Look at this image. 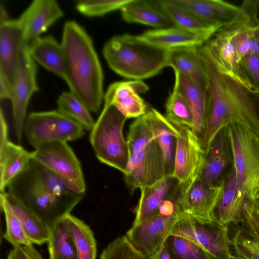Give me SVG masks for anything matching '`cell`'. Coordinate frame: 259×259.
I'll return each mask as SVG.
<instances>
[{
	"label": "cell",
	"mask_w": 259,
	"mask_h": 259,
	"mask_svg": "<svg viewBox=\"0 0 259 259\" xmlns=\"http://www.w3.org/2000/svg\"><path fill=\"white\" fill-rule=\"evenodd\" d=\"M175 74L173 91L182 95L188 101L193 115L192 130L201 140L206 124V91L182 73L175 71Z\"/></svg>",
	"instance_id": "obj_22"
},
{
	"label": "cell",
	"mask_w": 259,
	"mask_h": 259,
	"mask_svg": "<svg viewBox=\"0 0 259 259\" xmlns=\"http://www.w3.org/2000/svg\"><path fill=\"white\" fill-rule=\"evenodd\" d=\"M126 142L129 161L124 175L132 191L151 186L166 176L162 150L143 116L131 124Z\"/></svg>",
	"instance_id": "obj_4"
},
{
	"label": "cell",
	"mask_w": 259,
	"mask_h": 259,
	"mask_svg": "<svg viewBox=\"0 0 259 259\" xmlns=\"http://www.w3.org/2000/svg\"><path fill=\"white\" fill-rule=\"evenodd\" d=\"M201 19L223 27L238 15L240 6L222 0H171Z\"/></svg>",
	"instance_id": "obj_24"
},
{
	"label": "cell",
	"mask_w": 259,
	"mask_h": 259,
	"mask_svg": "<svg viewBox=\"0 0 259 259\" xmlns=\"http://www.w3.org/2000/svg\"><path fill=\"white\" fill-rule=\"evenodd\" d=\"M234 231L230 242L235 255L245 259H259V242L240 227Z\"/></svg>",
	"instance_id": "obj_39"
},
{
	"label": "cell",
	"mask_w": 259,
	"mask_h": 259,
	"mask_svg": "<svg viewBox=\"0 0 259 259\" xmlns=\"http://www.w3.org/2000/svg\"><path fill=\"white\" fill-rule=\"evenodd\" d=\"M32 158L78 191L85 193L80 162L66 142L40 143L32 151Z\"/></svg>",
	"instance_id": "obj_10"
},
{
	"label": "cell",
	"mask_w": 259,
	"mask_h": 259,
	"mask_svg": "<svg viewBox=\"0 0 259 259\" xmlns=\"http://www.w3.org/2000/svg\"><path fill=\"white\" fill-rule=\"evenodd\" d=\"M122 19L156 29L175 26L161 3V0H130L121 9Z\"/></svg>",
	"instance_id": "obj_23"
},
{
	"label": "cell",
	"mask_w": 259,
	"mask_h": 259,
	"mask_svg": "<svg viewBox=\"0 0 259 259\" xmlns=\"http://www.w3.org/2000/svg\"><path fill=\"white\" fill-rule=\"evenodd\" d=\"M246 200L233 166L225 181L223 193L215 211L214 221L228 228L238 224L241 220Z\"/></svg>",
	"instance_id": "obj_20"
},
{
	"label": "cell",
	"mask_w": 259,
	"mask_h": 259,
	"mask_svg": "<svg viewBox=\"0 0 259 259\" xmlns=\"http://www.w3.org/2000/svg\"><path fill=\"white\" fill-rule=\"evenodd\" d=\"M240 223V228L259 242V197L246 201Z\"/></svg>",
	"instance_id": "obj_41"
},
{
	"label": "cell",
	"mask_w": 259,
	"mask_h": 259,
	"mask_svg": "<svg viewBox=\"0 0 259 259\" xmlns=\"http://www.w3.org/2000/svg\"><path fill=\"white\" fill-rule=\"evenodd\" d=\"M143 117L162 150L165 175H172L179 130L154 108L149 109Z\"/></svg>",
	"instance_id": "obj_21"
},
{
	"label": "cell",
	"mask_w": 259,
	"mask_h": 259,
	"mask_svg": "<svg viewBox=\"0 0 259 259\" xmlns=\"http://www.w3.org/2000/svg\"><path fill=\"white\" fill-rule=\"evenodd\" d=\"M0 205L6 220V230L3 235L4 238L13 247L32 244L21 223L13 212L3 193H1L0 195Z\"/></svg>",
	"instance_id": "obj_36"
},
{
	"label": "cell",
	"mask_w": 259,
	"mask_h": 259,
	"mask_svg": "<svg viewBox=\"0 0 259 259\" xmlns=\"http://www.w3.org/2000/svg\"><path fill=\"white\" fill-rule=\"evenodd\" d=\"M175 156L172 176L180 184H189L199 176L205 151L200 139L187 127H180Z\"/></svg>",
	"instance_id": "obj_14"
},
{
	"label": "cell",
	"mask_w": 259,
	"mask_h": 259,
	"mask_svg": "<svg viewBox=\"0 0 259 259\" xmlns=\"http://www.w3.org/2000/svg\"><path fill=\"white\" fill-rule=\"evenodd\" d=\"M127 118L114 106L104 104L91 131L90 141L98 160L125 174L129 161L128 148L123 135Z\"/></svg>",
	"instance_id": "obj_6"
},
{
	"label": "cell",
	"mask_w": 259,
	"mask_h": 259,
	"mask_svg": "<svg viewBox=\"0 0 259 259\" xmlns=\"http://www.w3.org/2000/svg\"><path fill=\"white\" fill-rule=\"evenodd\" d=\"M39 90L36 82V67L29 55L28 44L25 42L19 53L11 99L14 133L19 143L22 139L29 101L32 95Z\"/></svg>",
	"instance_id": "obj_11"
},
{
	"label": "cell",
	"mask_w": 259,
	"mask_h": 259,
	"mask_svg": "<svg viewBox=\"0 0 259 259\" xmlns=\"http://www.w3.org/2000/svg\"><path fill=\"white\" fill-rule=\"evenodd\" d=\"M6 191L42 220L51 231L85 196L33 159Z\"/></svg>",
	"instance_id": "obj_1"
},
{
	"label": "cell",
	"mask_w": 259,
	"mask_h": 259,
	"mask_svg": "<svg viewBox=\"0 0 259 259\" xmlns=\"http://www.w3.org/2000/svg\"><path fill=\"white\" fill-rule=\"evenodd\" d=\"M150 259H171L165 245Z\"/></svg>",
	"instance_id": "obj_45"
},
{
	"label": "cell",
	"mask_w": 259,
	"mask_h": 259,
	"mask_svg": "<svg viewBox=\"0 0 259 259\" xmlns=\"http://www.w3.org/2000/svg\"><path fill=\"white\" fill-rule=\"evenodd\" d=\"M170 235L193 242L206 251L212 259H229L232 254L229 228L215 221L205 223L183 217L175 224Z\"/></svg>",
	"instance_id": "obj_9"
},
{
	"label": "cell",
	"mask_w": 259,
	"mask_h": 259,
	"mask_svg": "<svg viewBox=\"0 0 259 259\" xmlns=\"http://www.w3.org/2000/svg\"><path fill=\"white\" fill-rule=\"evenodd\" d=\"M1 193L4 194L32 243L41 245L48 243L50 238L51 231L47 225L33 212L6 191Z\"/></svg>",
	"instance_id": "obj_31"
},
{
	"label": "cell",
	"mask_w": 259,
	"mask_h": 259,
	"mask_svg": "<svg viewBox=\"0 0 259 259\" xmlns=\"http://www.w3.org/2000/svg\"><path fill=\"white\" fill-rule=\"evenodd\" d=\"M161 3L175 26L202 35L208 39L222 28L201 19L171 0H161Z\"/></svg>",
	"instance_id": "obj_30"
},
{
	"label": "cell",
	"mask_w": 259,
	"mask_h": 259,
	"mask_svg": "<svg viewBox=\"0 0 259 259\" xmlns=\"http://www.w3.org/2000/svg\"><path fill=\"white\" fill-rule=\"evenodd\" d=\"M7 259H42V257L33 245L30 244L13 247L9 252Z\"/></svg>",
	"instance_id": "obj_43"
},
{
	"label": "cell",
	"mask_w": 259,
	"mask_h": 259,
	"mask_svg": "<svg viewBox=\"0 0 259 259\" xmlns=\"http://www.w3.org/2000/svg\"><path fill=\"white\" fill-rule=\"evenodd\" d=\"M251 93L257 106L259 107V94L251 92Z\"/></svg>",
	"instance_id": "obj_47"
},
{
	"label": "cell",
	"mask_w": 259,
	"mask_h": 259,
	"mask_svg": "<svg viewBox=\"0 0 259 259\" xmlns=\"http://www.w3.org/2000/svg\"><path fill=\"white\" fill-rule=\"evenodd\" d=\"M252 92L259 94V88L255 89Z\"/></svg>",
	"instance_id": "obj_49"
},
{
	"label": "cell",
	"mask_w": 259,
	"mask_h": 259,
	"mask_svg": "<svg viewBox=\"0 0 259 259\" xmlns=\"http://www.w3.org/2000/svg\"><path fill=\"white\" fill-rule=\"evenodd\" d=\"M84 130L81 124L58 110L31 112L23 126L25 136L34 148L44 142L78 140L84 135Z\"/></svg>",
	"instance_id": "obj_8"
},
{
	"label": "cell",
	"mask_w": 259,
	"mask_h": 259,
	"mask_svg": "<svg viewBox=\"0 0 259 259\" xmlns=\"http://www.w3.org/2000/svg\"><path fill=\"white\" fill-rule=\"evenodd\" d=\"M32 159L29 152L10 140L0 145V190L6 191L10 183L28 166Z\"/></svg>",
	"instance_id": "obj_29"
},
{
	"label": "cell",
	"mask_w": 259,
	"mask_h": 259,
	"mask_svg": "<svg viewBox=\"0 0 259 259\" xmlns=\"http://www.w3.org/2000/svg\"><path fill=\"white\" fill-rule=\"evenodd\" d=\"M25 42L24 30L18 18L0 22V73L12 87L19 53Z\"/></svg>",
	"instance_id": "obj_18"
},
{
	"label": "cell",
	"mask_w": 259,
	"mask_h": 259,
	"mask_svg": "<svg viewBox=\"0 0 259 259\" xmlns=\"http://www.w3.org/2000/svg\"><path fill=\"white\" fill-rule=\"evenodd\" d=\"M231 149L226 128L220 131L205 150L204 161L198 178L208 185H217L230 162Z\"/></svg>",
	"instance_id": "obj_19"
},
{
	"label": "cell",
	"mask_w": 259,
	"mask_h": 259,
	"mask_svg": "<svg viewBox=\"0 0 259 259\" xmlns=\"http://www.w3.org/2000/svg\"><path fill=\"white\" fill-rule=\"evenodd\" d=\"M198 50L208 78L206 124L200 140L205 151L220 131L233 124L243 125L244 119L237 104L229 94L207 46L204 44L198 47Z\"/></svg>",
	"instance_id": "obj_5"
},
{
	"label": "cell",
	"mask_w": 259,
	"mask_h": 259,
	"mask_svg": "<svg viewBox=\"0 0 259 259\" xmlns=\"http://www.w3.org/2000/svg\"><path fill=\"white\" fill-rule=\"evenodd\" d=\"M178 183L172 175H168L151 186L141 188V196L135 208L136 216L132 225L159 214L161 204Z\"/></svg>",
	"instance_id": "obj_26"
},
{
	"label": "cell",
	"mask_w": 259,
	"mask_h": 259,
	"mask_svg": "<svg viewBox=\"0 0 259 259\" xmlns=\"http://www.w3.org/2000/svg\"><path fill=\"white\" fill-rule=\"evenodd\" d=\"M229 259H245L244 258L237 256L236 255H233L232 254L230 255Z\"/></svg>",
	"instance_id": "obj_48"
},
{
	"label": "cell",
	"mask_w": 259,
	"mask_h": 259,
	"mask_svg": "<svg viewBox=\"0 0 259 259\" xmlns=\"http://www.w3.org/2000/svg\"><path fill=\"white\" fill-rule=\"evenodd\" d=\"M100 259H150L138 251L125 236L115 239L102 251Z\"/></svg>",
	"instance_id": "obj_38"
},
{
	"label": "cell",
	"mask_w": 259,
	"mask_h": 259,
	"mask_svg": "<svg viewBox=\"0 0 259 259\" xmlns=\"http://www.w3.org/2000/svg\"><path fill=\"white\" fill-rule=\"evenodd\" d=\"M240 65L254 90L259 88V56L252 54H248L241 60Z\"/></svg>",
	"instance_id": "obj_42"
},
{
	"label": "cell",
	"mask_w": 259,
	"mask_h": 259,
	"mask_svg": "<svg viewBox=\"0 0 259 259\" xmlns=\"http://www.w3.org/2000/svg\"><path fill=\"white\" fill-rule=\"evenodd\" d=\"M164 245L171 259H212L203 248L180 236L169 235Z\"/></svg>",
	"instance_id": "obj_37"
},
{
	"label": "cell",
	"mask_w": 259,
	"mask_h": 259,
	"mask_svg": "<svg viewBox=\"0 0 259 259\" xmlns=\"http://www.w3.org/2000/svg\"><path fill=\"white\" fill-rule=\"evenodd\" d=\"M181 184L178 200L180 213L202 222H214L215 211L223 193L225 180L212 185L198 178L189 184Z\"/></svg>",
	"instance_id": "obj_12"
},
{
	"label": "cell",
	"mask_w": 259,
	"mask_h": 259,
	"mask_svg": "<svg viewBox=\"0 0 259 259\" xmlns=\"http://www.w3.org/2000/svg\"><path fill=\"white\" fill-rule=\"evenodd\" d=\"M34 61L66 81L65 58L61 44L51 35L39 37L28 44Z\"/></svg>",
	"instance_id": "obj_27"
},
{
	"label": "cell",
	"mask_w": 259,
	"mask_h": 259,
	"mask_svg": "<svg viewBox=\"0 0 259 259\" xmlns=\"http://www.w3.org/2000/svg\"><path fill=\"white\" fill-rule=\"evenodd\" d=\"M254 36L259 44V24L255 27L254 31Z\"/></svg>",
	"instance_id": "obj_46"
},
{
	"label": "cell",
	"mask_w": 259,
	"mask_h": 259,
	"mask_svg": "<svg viewBox=\"0 0 259 259\" xmlns=\"http://www.w3.org/2000/svg\"><path fill=\"white\" fill-rule=\"evenodd\" d=\"M102 52L111 69L134 80L155 76L167 66L168 50L151 45L139 35L114 36L105 43Z\"/></svg>",
	"instance_id": "obj_3"
},
{
	"label": "cell",
	"mask_w": 259,
	"mask_h": 259,
	"mask_svg": "<svg viewBox=\"0 0 259 259\" xmlns=\"http://www.w3.org/2000/svg\"><path fill=\"white\" fill-rule=\"evenodd\" d=\"M256 2H257V4H258V5L259 6V0L256 1Z\"/></svg>",
	"instance_id": "obj_50"
},
{
	"label": "cell",
	"mask_w": 259,
	"mask_h": 259,
	"mask_svg": "<svg viewBox=\"0 0 259 259\" xmlns=\"http://www.w3.org/2000/svg\"><path fill=\"white\" fill-rule=\"evenodd\" d=\"M130 0H84L78 1L75 8L82 15L89 17H101L120 10Z\"/></svg>",
	"instance_id": "obj_40"
},
{
	"label": "cell",
	"mask_w": 259,
	"mask_h": 259,
	"mask_svg": "<svg viewBox=\"0 0 259 259\" xmlns=\"http://www.w3.org/2000/svg\"><path fill=\"white\" fill-rule=\"evenodd\" d=\"M221 73L230 76L252 92L254 88L244 74L229 35L223 27L205 43Z\"/></svg>",
	"instance_id": "obj_16"
},
{
	"label": "cell",
	"mask_w": 259,
	"mask_h": 259,
	"mask_svg": "<svg viewBox=\"0 0 259 259\" xmlns=\"http://www.w3.org/2000/svg\"><path fill=\"white\" fill-rule=\"evenodd\" d=\"M66 219L75 246L77 259H96L97 242L90 227L71 214L67 215Z\"/></svg>",
	"instance_id": "obj_32"
},
{
	"label": "cell",
	"mask_w": 259,
	"mask_h": 259,
	"mask_svg": "<svg viewBox=\"0 0 259 259\" xmlns=\"http://www.w3.org/2000/svg\"><path fill=\"white\" fill-rule=\"evenodd\" d=\"M226 130L233 166L247 200L259 197V136L239 124Z\"/></svg>",
	"instance_id": "obj_7"
},
{
	"label": "cell",
	"mask_w": 259,
	"mask_h": 259,
	"mask_svg": "<svg viewBox=\"0 0 259 259\" xmlns=\"http://www.w3.org/2000/svg\"><path fill=\"white\" fill-rule=\"evenodd\" d=\"M13 87L5 76L0 73V99H10L12 96Z\"/></svg>",
	"instance_id": "obj_44"
},
{
	"label": "cell",
	"mask_w": 259,
	"mask_h": 259,
	"mask_svg": "<svg viewBox=\"0 0 259 259\" xmlns=\"http://www.w3.org/2000/svg\"><path fill=\"white\" fill-rule=\"evenodd\" d=\"M64 15L55 0L32 1L18 18L23 27L25 41L29 44Z\"/></svg>",
	"instance_id": "obj_17"
},
{
	"label": "cell",
	"mask_w": 259,
	"mask_h": 259,
	"mask_svg": "<svg viewBox=\"0 0 259 259\" xmlns=\"http://www.w3.org/2000/svg\"><path fill=\"white\" fill-rule=\"evenodd\" d=\"M139 36L145 41L165 50L178 47H199L209 40L202 35L176 26L148 30Z\"/></svg>",
	"instance_id": "obj_28"
},
{
	"label": "cell",
	"mask_w": 259,
	"mask_h": 259,
	"mask_svg": "<svg viewBox=\"0 0 259 259\" xmlns=\"http://www.w3.org/2000/svg\"><path fill=\"white\" fill-rule=\"evenodd\" d=\"M167 66L172 67L206 89L208 78L198 47H178L168 50Z\"/></svg>",
	"instance_id": "obj_25"
},
{
	"label": "cell",
	"mask_w": 259,
	"mask_h": 259,
	"mask_svg": "<svg viewBox=\"0 0 259 259\" xmlns=\"http://www.w3.org/2000/svg\"><path fill=\"white\" fill-rule=\"evenodd\" d=\"M61 45L70 91L91 112L98 113L104 100V76L91 36L74 20L64 23Z\"/></svg>",
	"instance_id": "obj_2"
},
{
	"label": "cell",
	"mask_w": 259,
	"mask_h": 259,
	"mask_svg": "<svg viewBox=\"0 0 259 259\" xmlns=\"http://www.w3.org/2000/svg\"><path fill=\"white\" fill-rule=\"evenodd\" d=\"M165 111L166 119L175 126L193 128V115L188 101L182 95L172 91L166 101Z\"/></svg>",
	"instance_id": "obj_35"
},
{
	"label": "cell",
	"mask_w": 259,
	"mask_h": 259,
	"mask_svg": "<svg viewBox=\"0 0 259 259\" xmlns=\"http://www.w3.org/2000/svg\"><path fill=\"white\" fill-rule=\"evenodd\" d=\"M58 111L92 131L95 121L85 104L70 91L61 93L57 100Z\"/></svg>",
	"instance_id": "obj_34"
},
{
	"label": "cell",
	"mask_w": 259,
	"mask_h": 259,
	"mask_svg": "<svg viewBox=\"0 0 259 259\" xmlns=\"http://www.w3.org/2000/svg\"><path fill=\"white\" fill-rule=\"evenodd\" d=\"M48 243L49 259H77L66 217L51 231Z\"/></svg>",
	"instance_id": "obj_33"
},
{
	"label": "cell",
	"mask_w": 259,
	"mask_h": 259,
	"mask_svg": "<svg viewBox=\"0 0 259 259\" xmlns=\"http://www.w3.org/2000/svg\"><path fill=\"white\" fill-rule=\"evenodd\" d=\"M183 217L178 213L171 215L159 213L132 225L125 236L134 248L150 257L163 246L173 227Z\"/></svg>",
	"instance_id": "obj_13"
},
{
	"label": "cell",
	"mask_w": 259,
	"mask_h": 259,
	"mask_svg": "<svg viewBox=\"0 0 259 259\" xmlns=\"http://www.w3.org/2000/svg\"><path fill=\"white\" fill-rule=\"evenodd\" d=\"M148 90L142 80L114 82L104 94V104L114 106L127 118H139L147 112L146 105L139 94Z\"/></svg>",
	"instance_id": "obj_15"
}]
</instances>
